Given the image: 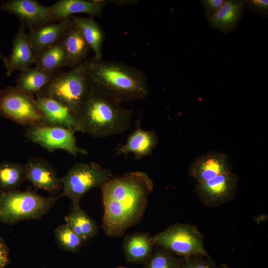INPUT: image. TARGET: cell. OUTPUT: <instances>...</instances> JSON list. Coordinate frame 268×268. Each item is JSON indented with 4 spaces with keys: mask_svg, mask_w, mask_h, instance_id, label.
Returning <instances> with one entry per match:
<instances>
[{
    "mask_svg": "<svg viewBox=\"0 0 268 268\" xmlns=\"http://www.w3.org/2000/svg\"><path fill=\"white\" fill-rule=\"evenodd\" d=\"M1 9L16 17L29 31L56 22L51 6L34 0H9L2 3Z\"/></svg>",
    "mask_w": 268,
    "mask_h": 268,
    "instance_id": "obj_11",
    "label": "cell"
},
{
    "mask_svg": "<svg viewBox=\"0 0 268 268\" xmlns=\"http://www.w3.org/2000/svg\"><path fill=\"white\" fill-rule=\"evenodd\" d=\"M224 0H201L204 9L206 18L213 15L221 6Z\"/></svg>",
    "mask_w": 268,
    "mask_h": 268,
    "instance_id": "obj_31",
    "label": "cell"
},
{
    "mask_svg": "<svg viewBox=\"0 0 268 268\" xmlns=\"http://www.w3.org/2000/svg\"><path fill=\"white\" fill-rule=\"evenodd\" d=\"M65 220L83 243L98 234V228L95 221L80 206L72 207Z\"/></svg>",
    "mask_w": 268,
    "mask_h": 268,
    "instance_id": "obj_23",
    "label": "cell"
},
{
    "mask_svg": "<svg viewBox=\"0 0 268 268\" xmlns=\"http://www.w3.org/2000/svg\"><path fill=\"white\" fill-rule=\"evenodd\" d=\"M135 130L129 135L125 144L118 146L116 155L127 156L134 154V159L139 160L150 155L158 144V137L154 130H144L140 128L139 121L136 122Z\"/></svg>",
    "mask_w": 268,
    "mask_h": 268,
    "instance_id": "obj_17",
    "label": "cell"
},
{
    "mask_svg": "<svg viewBox=\"0 0 268 268\" xmlns=\"http://www.w3.org/2000/svg\"><path fill=\"white\" fill-rule=\"evenodd\" d=\"M0 116L26 127L45 125L44 116L34 95L15 86L0 91Z\"/></svg>",
    "mask_w": 268,
    "mask_h": 268,
    "instance_id": "obj_8",
    "label": "cell"
},
{
    "mask_svg": "<svg viewBox=\"0 0 268 268\" xmlns=\"http://www.w3.org/2000/svg\"><path fill=\"white\" fill-rule=\"evenodd\" d=\"M53 232L58 246L65 251L76 253L84 243L67 223L58 226Z\"/></svg>",
    "mask_w": 268,
    "mask_h": 268,
    "instance_id": "obj_27",
    "label": "cell"
},
{
    "mask_svg": "<svg viewBox=\"0 0 268 268\" xmlns=\"http://www.w3.org/2000/svg\"><path fill=\"white\" fill-rule=\"evenodd\" d=\"M35 67L56 73L68 66L67 55L62 41L43 51L35 60Z\"/></svg>",
    "mask_w": 268,
    "mask_h": 268,
    "instance_id": "obj_25",
    "label": "cell"
},
{
    "mask_svg": "<svg viewBox=\"0 0 268 268\" xmlns=\"http://www.w3.org/2000/svg\"><path fill=\"white\" fill-rule=\"evenodd\" d=\"M70 17L80 31L94 54V58L102 59V48L104 40V32L100 25L92 17L72 15Z\"/></svg>",
    "mask_w": 268,
    "mask_h": 268,
    "instance_id": "obj_21",
    "label": "cell"
},
{
    "mask_svg": "<svg viewBox=\"0 0 268 268\" xmlns=\"http://www.w3.org/2000/svg\"><path fill=\"white\" fill-rule=\"evenodd\" d=\"M8 261V249L5 243L0 239V268H4Z\"/></svg>",
    "mask_w": 268,
    "mask_h": 268,
    "instance_id": "obj_32",
    "label": "cell"
},
{
    "mask_svg": "<svg viewBox=\"0 0 268 268\" xmlns=\"http://www.w3.org/2000/svg\"><path fill=\"white\" fill-rule=\"evenodd\" d=\"M154 246L182 257L199 255L211 258L204 245V237L195 225L176 223L150 237Z\"/></svg>",
    "mask_w": 268,
    "mask_h": 268,
    "instance_id": "obj_6",
    "label": "cell"
},
{
    "mask_svg": "<svg viewBox=\"0 0 268 268\" xmlns=\"http://www.w3.org/2000/svg\"><path fill=\"white\" fill-rule=\"evenodd\" d=\"M74 133V131L62 127L39 125L26 127L24 135L29 140L49 152L61 149L74 156L79 154L87 155L86 149L77 145Z\"/></svg>",
    "mask_w": 268,
    "mask_h": 268,
    "instance_id": "obj_9",
    "label": "cell"
},
{
    "mask_svg": "<svg viewBox=\"0 0 268 268\" xmlns=\"http://www.w3.org/2000/svg\"><path fill=\"white\" fill-rule=\"evenodd\" d=\"M57 199L30 190L0 191V222L12 225L21 220L39 219L50 210Z\"/></svg>",
    "mask_w": 268,
    "mask_h": 268,
    "instance_id": "obj_5",
    "label": "cell"
},
{
    "mask_svg": "<svg viewBox=\"0 0 268 268\" xmlns=\"http://www.w3.org/2000/svg\"><path fill=\"white\" fill-rule=\"evenodd\" d=\"M55 73L36 67H29L20 72L15 87L34 95L48 83Z\"/></svg>",
    "mask_w": 268,
    "mask_h": 268,
    "instance_id": "obj_24",
    "label": "cell"
},
{
    "mask_svg": "<svg viewBox=\"0 0 268 268\" xmlns=\"http://www.w3.org/2000/svg\"><path fill=\"white\" fill-rule=\"evenodd\" d=\"M133 112L90 89L76 118L83 133L105 138L127 131L131 127Z\"/></svg>",
    "mask_w": 268,
    "mask_h": 268,
    "instance_id": "obj_3",
    "label": "cell"
},
{
    "mask_svg": "<svg viewBox=\"0 0 268 268\" xmlns=\"http://www.w3.org/2000/svg\"><path fill=\"white\" fill-rule=\"evenodd\" d=\"M84 64L90 89L119 103L143 99L150 94L144 72L134 67L94 58Z\"/></svg>",
    "mask_w": 268,
    "mask_h": 268,
    "instance_id": "obj_2",
    "label": "cell"
},
{
    "mask_svg": "<svg viewBox=\"0 0 268 268\" xmlns=\"http://www.w3.org/2000/svg\"><path fill=\"white\" fill-rule=\"evenodd\" d=\"M232 170V162L227 154L211 150L194 159L190 164L188 173L197 183H201Z\"/></svg>",
    "mask_w": 268,
    "mask_h": 268,
    "instance_id": "obj_12",
    "label": "cell"
},
{
    "mask_svg": "<svg viewBox=\"0 0 268 268\" xmlns=\"http://www.w3.org/2000/svg\"><path fill=\"white\" fill-rule=\"evenodd\" d=\"M5 57L3 56V55L0 52V59L2 60L3 62L4 60Z\"/></svg>",
    "mask_w": 268,
    "mask_h": 268,
    "instance_id": "obj_34",
    "label": "cell"
},
{
    "mask_svg": "<svg viewBox=\"0 0 268 268\" xmlns=\"http://www.w3.org/2000/svg\"><path fill=\"white\" fill-rule=\"evenodd\" d=\"M147 232H136L127 235L124 240L123 250L129 262L144 264L150 258L154 246Z\"/></svg>",
    "mask_w": 268,
    "mask_h": 268,
    "instance_id": "obj_20",
    "label": "cell"
},
{
    "mask_svg": "<svg viewBox=\"0 0 268 268\" xmlns=\"http://www.w3.org/2000/svg\"><path fill=\"white\" fill-rule=\"evenodd\" d=\"M245 8L251 12L266 17L268 14V0H246Z\"/></svg>",
    "mask_w": 268,
    "mask_h": 268,
    "instance_id": "obj_30",
    "label": "cell"
},
{
    "mask_svg": "<svg viewBox=\"0 0 268 268\" xmlns=\"http://www.w3.org/2000/svg\"><path fill=\"white\" fill-rule=\"evenodd\" d=\"M36 100L44 116L45 125L83 133L76 117L66 106L48 98L37 97Z\"/></svg>",
    "mask_w": 268,
    "mask_h": 268,
    "instance_id": "obj_16",
    "label": "cell"
},
{
    "mask_svg": "<svg viewBox=\"0 0 268 268\" xmlns=\"http://www.w3.org/2000/svg\"><path fill=\"white\" fill-rule=\"evenodd\" d=\"M89 89L83 62L70 70L56 72L36 95L59 102L77 117Z\"/></svg>",
    "mask_w": 268,
    "mask_h": 268,
    "instance_id": "obj_4",
    "label": "cell"
},
{
    "mask_svg": "<svg viewBox=\"0 0 268 268\" xmlns=\"http://www.w3.org/2000/svg\"><path fill=\"white\" fill-rule=\"evenodd\" d=\"M62 42L67 55L69 67L71 68L84 62L91 51L80 31L74 23L66 33Z\"/></svg>",
    "mask_w": 268,
    "mask_h": 268,
    "instance_id": "obj_22",
    "label": "cell"
},
{
    "mask_svg": "<svg viewBox=\"0 0 268 268\" xmlns=\"http://www.w3.org/2000/svg\"><path fill=\"white\" fill-rule=\"evenodd\" d=\"M112 177L110 170L95 162L77 163L60 178L63 191L57 197H68L72 201V207L79 206L81 199L88 191L96 187L101 188Z\"/></svg>",
    "mask_w": 268,
    "mask_h": 268,
    "instance_id": "obj_7",
    "label": "cell"
},
{
    "mask_svg": "<svg viewBox=\"0 0 268 268\" xmlns=\"http://www.w3.org/2000/svg\"><path fill=\"white\" fill-rule=\"evenodd\" d=\"M101 189L104 206L101 227L107 236L115 238L141 221L153 183L147 173L132 171L112 177Z\"/></svg>",
    "mask_w": 268,
    "mask_h": 268,
    "instance_id": "obj_1",
    "label": "cell"
},
{
    "mask_svg": "<svg viewBox=\"0 0 268 268\" xmlns=\"http://www.w3.org/2000/svg\"><path fill=\"white\" fill-rule=\"evenodd\" d=\"M25 29V26L21 23L12 41L11 54L3 61L6 69V74L8 76L14 71H21L34 64L35 59Z\"/></svg>",
    "mask_w": 268,
    "mask_h": 268,
    "instance_id": "obj_15",
    "label": "cell"
},
{
    "mask_svg": "<svg viewBox=\"0 0 268 268\" xmlns=\"http://www.w3.org/2000/svg\"><path fill=\"white\" fill-rule=\"evenodd\" d=\"M246 0H227L212 16L206 18L210 26L224 34L233 31L244 13Z\"/></svg>",
    "mask_w": 268,
    "mask_h": 268,
    "instance_id": "obj_18",
    "label": "cell"
},
{
    "mask_svg": "<svg viewBox=\"0 0 268 268\" xmlns=\"http://www.w3.org/2000/svg\"><path fill=\"white\" fill-rule=\"evenodd\" d=\"M216 268H230L227 265L222 264L219 266H217Z\"/></svg>",
    "mask_w": 268,
    "mask_h": 268,
    "instance_id": "obj_33",
    "label": "cell"
},
{
    "mask_svg": "<svg viewBox=\"0 0 268 268\" xmlns=\"http://www.w3.org/2000/svg\"><path fill=\"white\" fill-rule=\"evenodd\" d=\"M24 181V164L10 161L0 163V191L17 190Z\"/></svg>",
    "mask_w": 268,
    "mask_h": 268,
    "instance_id": "obj_26",
    "label": "cell"
},
{
    "mask_svg": "<svg viewBox=\"0 0 268 268\" xmlns=\"http://www.w3.org/2000/svg\"><path fill=\"white\" fill-rule=\"evenodd\" d=\"M73 25L69 17L29 31L27 36L35 59L45 50L61 42Z\"/></svg>",
    "mask_w": 268,
    "mask_h": 268,
    "instance_id": "obj_14",
    "label": "cell"
},
{
    "mask_svg": "<svg viewBox=\"0 0 268 268\" xmlns=\"http://www.w3.org/2000/svg\"><path fill=\"white\" fill-rule=\"evenodd\" d=\"M127 268L123 267H117V268Z\"/></svg>",
    "mask_w": 268,
    "mask_h": 268,
    "instance_id": "obj_35",
    "label": "cell"
},
{
    "mask_svg": "<svg viewBox=\"0 0 268 268\" xmlns=\"http://www.w3.org/2000/svg\"><path fill=\"white\" fill-rule=\"evenodd\" d=\"M180 260V258L170 251L158 247L154 250L143 268H177Z\"/></svg>",
    "mask_w": 268,
    "mask_h": 268,
    "instance_id": "obj_28",
    "label": "cell"
},
{
    "mask_svg": "<svg viewBox=\"0 0 268 268\" xmlns=\"http://www.w3.org/2000/svg\"><path fill=\"white\" fill-rule=\"evenodd\" d=\"M239 176L232 172L220 174L205 182L197 183L195 192L204 205L216 207L231 201L238 192Z\"/></svg>",
    "mask_w": 268,
    "mask_h": 268,
    "instance_id": "obj_10",
    "label": "cell"
},
{
    "mask_svg": "<svg viewBox=\"0 0 268 268\" xmlns=\"http://www.w3.org/2000/svg\"><path fill=\"white\" fill-rule=\"evenodd\" d=\"M107 0H60L51 5L53 15L56 22L69 17L74 14L84 13L90 17L101 15Z\"/></svg>",
    "mask_w": 268,
    "mask_h": 268,
    "instance_id": "obj_19",
    "label": "cell"
},
{
    "mask_svg": "<svg viewBox=\"0 0 268 268\" xmlns=\"http://www.w3.org/2000/svg\"><path fill=\"white\" fill-rule=\"evenodd\" d=\"M211 258L194 255L182 257L177 268H216Z\"/></svg>",
    "mask_w": 268,
    "mask_h": 268,
    "instance_id": "obj_29",
    "label": "cell"
},
{
    "mask_svg": "<svg viewBox=\"0 0 268 268\" xmlns=\"http://www.w3.org/2000/svg\"><path fill=\"white\" fill-rule=\"evenodd\" d=\"M25 180L33 187L52 194L59 192L62 184L56 170L46 159L40 156L29 158L24 164Z\"/></svg>",
    "mask_w": 268,
    "mask_h": 268,
    "instance_id": "obj_13",
    "label": "cell"
}]
</instances>
